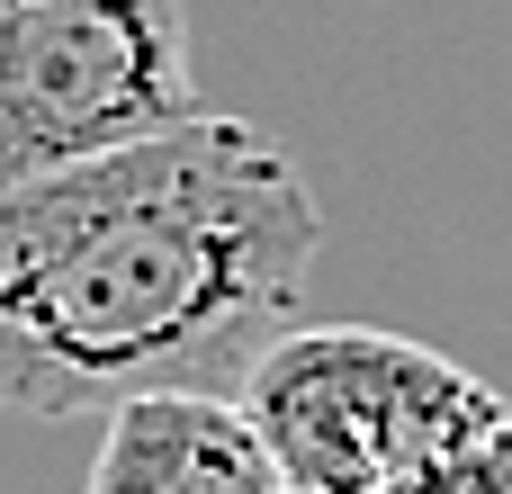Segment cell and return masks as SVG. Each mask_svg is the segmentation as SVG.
Wrapping results in <instances>:
<instances>
[{"mask_svg": "<svg viewBox=\"0 0 512 494\" xmlns=\"http://www.w3.org/2000/svg\"><path fill=\"white\" fill-rule=\"evenodd\" d=\"M324 207L252 117H180L0 189V414L72 423L144 396H243L297 333Z\"/></svg>", "mask_w": 512, "mask_h": 494, "instance_id": "1", "label": "cell"}, {"mask_svg": "<svg viewBox=\"0 0 512 494\" xmlns=\"http://www.w3.org/2000/svg\"><path fill=\"white\" fill-rule=\"evenodd\" d=\"M297 494H396L512 432V405L450 351L378 324H297L234 396Z\"/></svg>", "mask_w": 512, "mask_h": 494, "instance_id": "2", "label": "cell"}, {"mask_svg": "<svg viewBox=\"0 0 512 494\" xmlns=\"http://www.w3.org/2000/svg\"><path fill=\"white\" fill-rule=\"evenodd\" d=\"M198 117L180 0H0V189Z\"/></svg>", "mask_w": 512, "mask_h": 494, "instance_id": "3", "label": "cell"}, {"mask_svg": "<svg viewBox=\"0 0 512 494\" xmlns=\"http://www.w3.org/2000/svg\"><path fill=\"white\" fill-rule=\"evenodd\" d=\"M81 494H297L234 396H144L108 414Z\"/></svg>", "mask_w": 512, "mask_h": 494, "instance_id": "4", "label": "cell"}, {"mask_svg": "<svg viewBox=\"0 0 512 494\" xmlns=\"http://www.w3.org/2000/svg\"><path fill=\"white\" fill-rule=\"evenodd\" d=\"M396 494H512V432L459 450V459H441V468H423V477H405Z\"/></svg>", "mask_w": 512, "mask_h": 494, "instance_id": "5", "label": "cell"}]
</instances>
